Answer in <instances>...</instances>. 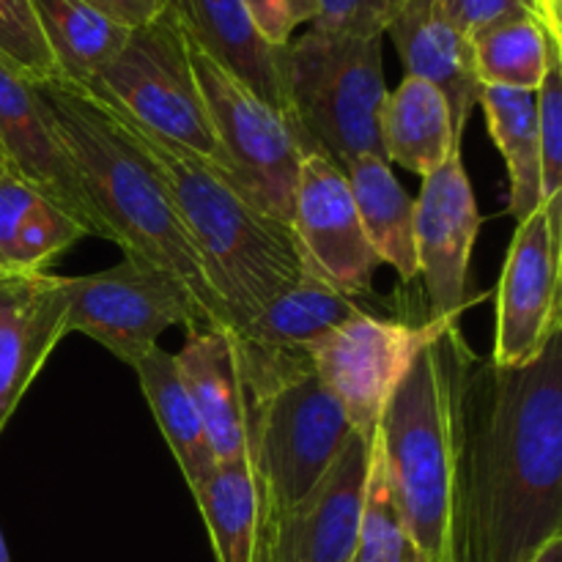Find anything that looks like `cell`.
Returning a JSON list of instances; mask_svg holds the SVG:
<instances>
[{
	"instance_id": "1",
	"label": "cell",
	"mask_w": 562,
	"mask_h": 562,
	"mask_svg": "<svg viewBox=\"0 0 562 562\" xmlns=\"http://www.w3.org/2000/svg\"><path fill=\"white\" fill-rule=\"evenodd\" d=\"M562 538V327L521 366L472 357L450 562H530Z\"/></svg>"
},
{
	"instance_id": "2",
	"label": "cell",
	"mask_w": 562,
	"mask_h": 562,
	"mask_svg": "<svg viewBox=\"0 0 562 562\" xmlns=\"http://www.w3.org/2000/svg\"><path fill=\"white\" fill-rule=\"evenodd\" d=\"M91 93V91H88ZM93 97V93H91ZM126 137L151 159L231 318V335L280 291L305 278L291 225L263 212L217 162L157 135L102 97Z\"/></svg>"
},
{
	"instance_id": "3",
	"label": "cell",
	"mask_w": 562,
	"mask_h": 562,
	"mask_svg": "<svg viewBox=\"0 0 562 562\" xmlns=\"http://www.w3.org/2000/svg\"><path fill=\"white\" fill-rule=\"evenodd\" d=\"M36 88L93 209L115 234V245L124 256L143 258L176 274L195 296L209 327L231 333L228 311L151 159L86 88L60 77L36 82Z\"/></svg>"
},
{
	"instance_id": "4",
	"label": "cell",
	"mask_w": 562,
	"mask_h": 562,
	"mask_svg": "<svg viewBox=\"0 0 562 562\" xmlns=\"http://www.w3.org/2000/svg\"><path fill=\"white\" fill-rule=\"evenodd\" d=\"M472 357L459 324L445 327L417 351L376 423L395 508L431 562L448 549L453 521L461 398Z\"/></svg>"
},
{
	"instance_id": "5",
	"label": "cell",
	"mask_w": 562,
	"mask_h": 562,
	"mask_svg": "<svg viewBox=\"0 0 562 562\" xmlns=\"http://www.w3.org/2000/svg\"><path fill=\"white\" fill-rule=\"evenodd\" d=\"M247 395V434L274 514L300 503L355 434L349 415L316 376L307 355L236 344Z\"/></svg>"
},
{
	"instance_id": "6",
	"label": "cell",
	"mask_w": 562,
	"mask_h": 562,
	"mask_svg": "<svg viewBox=\"0 0 562 562\" xmlns=\"http://www.w3.org/2000/svg\"><path fill=\"white\" fill-rule=\"evenodd\" d=\"M283 82L302 151H322L340 170L360 157H384L382 38L333 36L311 27L285 44Z\"/></svg>"
},
{
	"instance_id": "7",
	"label": "cell",
	"mask_w": 562,
	"mask_h": 562,
	"mask_svg": "<svg viewBox=\"0 0 562 562\" xmlns=\"http://www.w3.org/2000/svg\"><path fill=\"white\" fill-rule=\"evenodd\" d=\"M146 130L220 165V146L187 53L176 0L146 25L132 27L124 47L88 86Z\"/></svg>"
},
{
	"instance_id": "8",
	"label": "cell",
	"mask_w": 562,
	"mask_h": 562,
	"mask_svg": "<svg viewBox=\"0 0 562 562\" xmlns=\"http://www.w3.org/2000/svg\"><path fill=\"white\" fill-rule=\"evenodd\" d=\"M187 33V27H184ZM187 53L220 146V168L234 176L267 214L291 225L302 146L283 113L263 102L187 33Z\"/></svg>"
},
{
	"instance_id": "9",
	"label": "cell",
	"mask_w": 562,
	"mask_h": 562,
	"mask_svg": "<svg viewBox=\"0 0 562 562\" xmlns=\"http://www.w3.org/2000/svg\"><path fill=\"white\" fill-rule=\"evenodd\" d=\"M66 333H82L135 366L170 327L206 322L195 296L168 269L124 256L113 269L66 278Z\"/></svg>"
},
{
	"instance_id": "10",
	"label": "cell",
	"mask_w": 562,
	"mask_h": 562,
	"mask_svg": "<svg viewBox=\"0 0 562 562\" xmlns=\"http://www.w3.org/2000/svg\"><path fill=\"white\" fill-rule=\"evenodd\" d=\"M450 324L398 322L360 311L307 349L324 387L338 398L362 437L376 434L379 415L417 351Z\"/></svg>"
},
{
	"instance_id": "11",
	"label": "cell",
	"mask_w": 562,
	"mask_h": 562,
	"mask_svg": "<svg viewBox=\"0 0 562 562\" xmlns=\"http://www.w3.org/2000/svg\"><path fill=\"white\" fill-rule=\"evenodd\" d=\"M562 190L516 223L494 313V366H521L543 349L560 318Z\"/></svg>"
},
{
	"instance_id": "12",
	"label": "cell",
	"mask_w": 562,
	"mask_h": 562,
	"mask_svg": "<svg viewBox=\"0 0 562 562\" xmlns=\"http://www.w3.org/2000/svg\"><path fill=\"white\" fill-rule=\"evenodd\" d=\"M291 231L305 274L349 300L373 294V274L382 261L368 245L344 170L322 151L302 154Z\"/></svg>"
},
{
	"instance_id": "13",
	"label": "cell",
	"mask_w": 562,
	"mask_h": 562,
	"mask_svg": "<svg viewBox=\"0 0 562 562\" xmlns=\"http://www.w3.org/2000/svg\"><path fill=\"white\" fill-rule=\"evenodd\" d=\"M481 220L459 148L423 179L415 201V252L428 294V322L459 324Z\"/></svg>"
},
{
	"instance_id": "14",
	"label": "cell",
	"mask_w": 562,
	"mask_h": 562,
	"mask_svg": "<svg viewBox=\"0 0 562 562\" xmlns=\"http://www.w3.org/2000/svg\"><path fill=\"white\" fill-rule=\"evenodd\" d=\"M0 154L49 201L58 203L86 231V236H97L115 245V234L104 223L102 214L93 209L55 132L36 82L11 69L5 60H0Z\"/></svg>"
},
{
	"instance_id": "15",
	"label": "cell",
	"mask_w": 562,
	"mask_h": 562,
	"mask_svg": "<svg viewBox=\"0 0 562 562\" xmlns=\"http://www.w3.org/2000/svg\"><path fill=\"white\" fill-rule=\"evenodd\" d=\"M373 437L351 434L316 486L274 514V562H351L371 472Z\"/></svg>"
},
{
	"instance_id": "16",
	"label": "cell",
	"mask_w": 562,
	"mask_h": 562,
	"mask_svg": "<svg viewBox=\"0 0 562 562\" xmlns=\"http://www.w3.org/2000/svg\"><path fill=\"white\" fill-rule=\"evenodd\" d=\"M66 278L0 272V434L66 335Z\"/></svg>"
},
{
	"instance_id": "17",
	"label": "cell",
	"mask_w": 562,
	"mask_h": 562,
	"mask_svg": "<svg viewBox=\"0 0 562 562\" xmlns=\"http://www.w3.org/2000/svg\"><path fill=\"white\" fill-rule=\"evenodd\" d=\"M173 360L195 401L217 464H239L250 459L247 395L234 335L217 327H190V338Z\"/></svg>"
},
{
	"instance_id": "18",
	"label": "cell",
	"mask_w": 562,
	"mask_h": 562,
	"mask_svg": "<svg viewBox=\"0 0 562 562\" xmlns=\"http://www.w3.org/2000/svg\"><path fill=\"white\" fill-rule=\"evenodd\" d=\"M387 36L398 49L404 77H417L439 88L448 99L456 135H464L483 88L475 75L470 36L445 20L437 0H406L401 14L387 27Z\"/></svg>"
},
{
	"instance_id": "19",
	"label": "cell",
	"mask_w": 562,
	"mask_h": 562,
	"mask_svg": "<svg viewBox=\"0 0 562 562\" xmlns=\"http://www.w3.org/2000/svg\"><path fill=\"white\" fill-rule=\"evenodd\" d=\"M192 42L256 97L289 119L283 82V49L258 33L241 0H176ZM291 124V121H289Z\"/></svg>"
},
{
	"instance_id": "20",
	"label": "cell",
	"mask_w": 562,
	"mask_h": 562,
	"mask_svg": "<svg viewBox=\"0 0 562 562\" xmlns=\"http://www.w3.org/2000/svg\"><path fill=\"white\" fill-rule=\"evenodd\" d=\"M86 231L0 154V272H36Z\"/></svg>"
},
{
	"instance_id": "21",
	"label": "cell",
	"mask_w": 562,
	"mask_h": 562,
	"mask_svg": "<svg viewBox=\"0 0 562 562\" xmlns=\"http://www.w3.org/2000/svg\"><path fill=\"white\" fill-rule=\"evenodd\" d=\"M379 135L387 162L420 173L426 179L461 148L450 119L448 99L431 82L404 77L401 86L384 99L379 115Z\"/></svg>"
},
{
	"instance_id": "22",
	"label": "cell",
	"mask_w": 562,
	"mask_h": 562,
	"mask_svg": "<svg viewBox=\"0 0 562 562\" xmlns=\"http://www.w3.org/2000/svg\"><path fill=\"white\" fill-rule=\"evenodd\" d=\"M360 311L357 300H349L322 280L305 274L300 283L272 296L234 338L247 349L307 355L316 340Z\"/></svg>"
},
{
	"instance_id": "23",
	"label": "cell",
	"mask_w": 562,
	"mask_h": 562,
	"mask_svg": "<svg viewBox=\"0 0 562 562\" xmlns=\"http://www.w3.org/2000/svg\"><path fill=\"white\" fill-rule=\"evenodd\" d=\"M349 181L357 217L368 236V245L379 261L398 272L401 283H415V201L406 195L384 157H360L344 168Z\"/></svg>"
},
{
	"instance_id": "24",
	"label": "cell",
	"mask_w": 562,
	"mask_h": 562,
	"mask_svg": "<svg viewBox=\"0 0 562 562\" xmlns=\"http://www.w3.org/2000/svg\"><path fill=\"white\" fill-rule=\"evenodd\" d=\"M135 373L140 379V390L154 412L165 442L173 450V459L184 475L190 492H195L203 481L214 472L217 459L209 448L206 431H203L201 415L195 409L190 390L176 368L173 355L154 346L148 355L135 362Z\"/></svg>"
},
{
	"instance_id": "25",
	"label": "cell",
	"mask_w": 562,
	"mask_h": 562,
	"mask_svg": "<svg viewBox=\"0 0 562 562\" xmlns=\"http://www.w3.org/2000/svg\"><path fill=\"white\" fill-rule=\"evenodd\" d=\"M33 9L58 77L80 88L119 55L132 31L86 0H33Z\"/></svg>"
},
{
	"instance_id": "26",
	"label": "cell",
	"mask_w": 562,
	"mask_h": 562,
	"mask_svg": "<svg viewBox=\"0 0 562 562\" xmlns=\"http://www.w3.org/2000/svg\"><path fill=\"white\" fill-rule=\"evenodd\" d=\"M477 104L486 113L492 140L497 143L508 165V214L521 223L543 206L536 91L483 86Z\"/></svg>"
},
{
	"instance_id": "27",
	"label": "cell",
	"mask_w": 562,
	"mask_h": 562,
	"mask_svg": "<svg viewBox=\"0 0 562 562\" xmlns=\"http://www.w3.org/2000/svg\"><path fill=\"white\" fill-rule=\"evenodd\" d=\"M217 562H250L258 530V472L252 453L239 464H217L192 492Z\"/></svg>"
},
{
	"instance_id": "28",
	"label": "cell",
	"mask_w": 562,
	"mask_h": 562,
	"mask_svg": "<svg viewBox=\"0 0 562 562\" xmlns=\"http://www.w3.org/2000/svg\"><path fill=\"white\" fill-rule=\"evenodd\" d=\"M470 42L481 86L510 91H538L552 47L560 44L549 36L543 22L530 14L483 27Z\"/></svg>"
},
{
	"instance_id": "29",
	"label": "cell",
	"mask_w": 562,
	"mask_h": 562,
	"mask_svg": "<svg viewBox=\"0 0 562 562\" xmlns=\"http://www.w3.org/2000/svg\"><path fill=\"white\" fill-rule=\"evenodd\" d=\"M351 562H431L417 547V541L401 519L398 508H395L376 434H373L371 472H368L366 503H362L360 530H357Z\"/></svg>"
},
{
	"instance_id": "30",
	"label": "cell",
	"mask_w": 562,
	"mask_h": 562,
	"mask_svg": "<svg viewBox=\"0 0 562 562\" xmlns=\"http://www.w3.org/2000/svg\"><path fill=\"white\" fill-rule=\"evenodd\" d=\"M0 60L31 82L58 77L33 0H0Z\"/></svg>"
},
{
	"instance_id": "31",
	"label": "cell",
	"mask_w": 562,
	"mask_h": 562,
	"mask_svg": "<svg viewBox=\"0 0 562 562\" xmlns=\"http://www.w3.org/2000/svg\"><path fill=\"white\" fill-rule=\"evenodd\" d=\"M538 148H541L543 201L562 190V47L554 44L547 75L536 91Z\"/></svg>"
},
{
	"instance_id": "32",
	"label": "cell",
	"mask_w": 562,
	"mask_h": 562,
	"mask_svg": "<svg viewBox=\"0 0 562 562\" xmlns=\"http://www.w3.org/2000/svg\"><path fill=\"white\" fill-rule=\"evenodd\" d=\"M406 0H316L313 31L351 38H384Z\"/></svg>"
},
{
	"instance_id": "33",
	"label": "cell",
	"mask_w": 562,
	"mask_h": 562,
	"mask_svg": "<svg viewBox=\"0 0 562 562\" xmlns=\"http://www.w3.org/2000/svg\"><path fill=\"white\" fill-rule=\"evenodd\" d=\"M437 5L445 20L453 22L470 38L483 27L497 25L510 16H538V0H437Z\"/></svg>"
},
{
	"instance_id": "34",
	"label": "cell",
	"mask_w": 562,
	"mask_h": 562,
	"mask_svg": "<svg viewBox=\"0 0 562 562\" xmlns=\"http://www.w3.org/2000/svg\"><path fill=\"white\" fill-rule=\"evenodd\" d=\"M124 27H137L162 14L170 0H86Z\"/></svg>"
},
{
	"instance_id": "35",
	"label": "cell",
	"mask_w": 562,
	"mask_h": 562,
	"mask_svg": "<svg viewBox=\"0 0 562 562\" xmlns=\"http://www.w3.org/2000/svg\"><path fill=\"white\" fill-rule=\"evenodd\" d=\"M272 541H274V514H272V505H269L267 499V492H263L261 477H258V530H256V543H252L250 562H274Z\"/></svg>"
},
{
	"instance_id": "36",
	"label": "cell",
	"mask_w": 562,
	"mask_h": 562,
	"mask_svg": "<svg viewBox=\"0 0 562 562\" xmlns=\"http://www.w3.org/2000/svg\"><path fill=\"white\" fill-rule=\"evenodd\" d=\"M562 0H538V16L554 42L562 44Z\"/></svg>"
},
{
	"instance_id": "37",
	"label": "cell",
	"mask_w": 562,
	"mask_h": 562,
	"mask_svg": "<svg viewBox=\"0 0 562 562\" xmlns=\"http://www.w3.org/2000/svg\"><path fill=\"white\" fill-rule=\"evenodd\" d=\"M280 3L285 5V11L296 22V27L302 22H313V16H316V0H280Z\"/></svg>"
},
{
	"instance_id": "38",
	"label": "cell",
	"mask_w": 562,
	"mask_h": 562,
	"mask_svg": "<svg viewBox=\"0 0 562 562\" xmlns=\"http://www.w3.org/2000/svg\"><path fill=\"white\" fill-rule=\"evenodd\" d=\"M530 562H562V538H554L549 541L541 552L536 554Z\"/></svg>"
},
{
	"instance_id": "39",
	"label": "cell",
	"mask_w": 562,
	"mask_h": 562,
	"mask_svg": "<svg viewBox=\"0 0 562 562\" xmlns=\"http://www.w3.org/2000/svg\"><path fill=\"white\" fill-rule=\"evenodd\" d=\"M0 562H11L9 549H5V541H3V532H0Z\"/></svg>"
},
{
	"instance_id": "40",
	"label": "cell",
	"mask_w": 562,
	"mask_h": 562,
	"mask_svg": "<svg viewBox=\"0 0 562 562\" xmlns=\"http://www.w3.org/2000/svg\"><path fill=\"white\" fill-rule=\"evenodd\" d=\"M437 562H450V560H448V552H442V554H439V560H437Z\"/></svg>"
}]
</instances>
